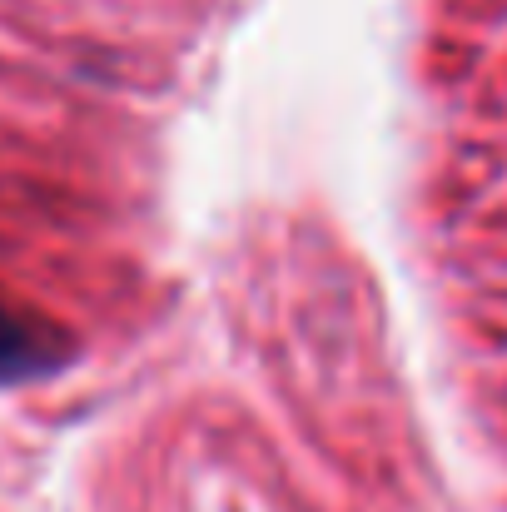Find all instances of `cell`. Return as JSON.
Returning a JSON list of instances; mask_svg holds the SVG:
<instances>
[{
  "label": "cell",
  "instance_id": "cell-1",
  "mask_svg": "<svg viewBox=\"0 0 507 512\" xmlns=\"http://www.w3.org/2000/svg\"><path fill=\"white\" fill-rule=\"evenodd\" d=\"M65 358H70V348H65V339L55 329H45L40 319H25V314L0 304V383L45 378Z\"/></svg>",
  "mask_w": 507,
  "mask_h": 512
}]
</instances>
